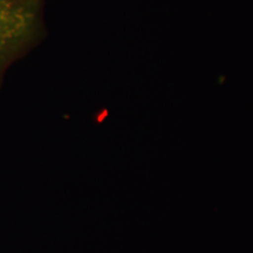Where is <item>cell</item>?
I'll list each match as a JSON object with an SVG mask.
<instances>
[{
  "label": "cell",
  "instance_id": "1",
  "mask_svg": "<svg viewBox=\"0 0 253 253\" xmlns=\"http://www.w3.org/2000/svg\"><path fill=\"white\" fill-rule=\"evenodd\" d=\"M45 0H0V84L45 36Z\"/></svg>",
  "mask_w": 253,
  "mask_h": 253
}]
</instances>
